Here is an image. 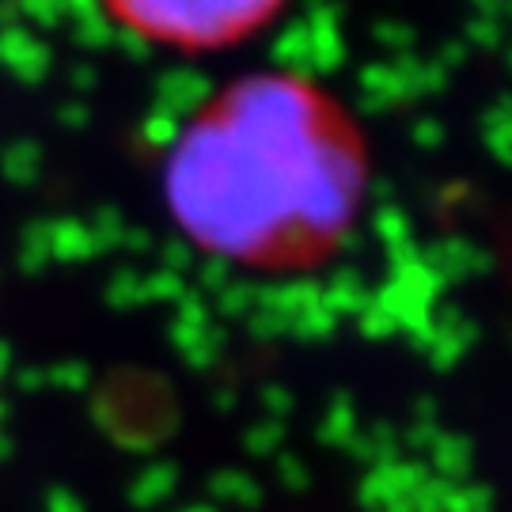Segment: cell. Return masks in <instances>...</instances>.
<instances>
[{"label": "cell", "instance_id": "obj_1", "mask_svg": "<svg viewBox=\"0 0 512 512\" xmlns=\"http://www.w3.org/2000/svg\"><path fill=\"white\" fill-rule=\"evenodd\" d=\"M372 152L353 110L289 69L213 92L164 152V205L186 243L247 270H315L349 243Z\"/></svg>", "mask_w": 512, "mask_h": 512}, {"label": "cell", "instance_id": "obj_2", "mask_svg": "<svg viewBox=\"0 0 512 512\" xmlns=\"http://www.w3.org/2000/svg\"><path fill=\"white\" fill-rule=\"evenodd\" d=\"M289 0H103V12L141 42L209 54L266 31Z\"/></svg>", "mask_w": 512, "mask_h": 512}, {"label": "cell", "instance_id": "obj_3", "mask_svg": "<svg viewBox=\"0 0 512 512\" xmlns=\"http://www.w3.org/2000/svg\"><path fill=\"white\" fill-rule=\"evenodd\" d=\"M0 61L19 76V80H42L50 69V50L46 42L35 38L23 27H12L0 35Z\"/></svg>", "mask_w": 512, "mask_h": 512}, {"label": "cell", "instance_id": "obj_4", "mask_svg": "<svg viewBox=\"0 0 512 512\" xmlns=\"http://www.w3.org/2000/svg\"><path fill=\"white\" fill-rule=\"evenodd\" d=\"M38 167H42V152H38V145H31V141H19V145H12L4 152V175L16 186L35 183Z\"/></svg>", "mask_w": 512, "mask_h": 512}, {"label": "cell", "instance_id": "obj_5", "mask_svg": "<svg viewBox=\"0 0 512 512\" xmlns=\"http://www.w3.org/2000/svg\"><path fill=\"white\" fill-rule=\"evenodd\" d=\"M4 372H8V346L0 342V376H4Z\"/></svg>", "mask_w": 512, "mask_h": 512}]
</instances>
